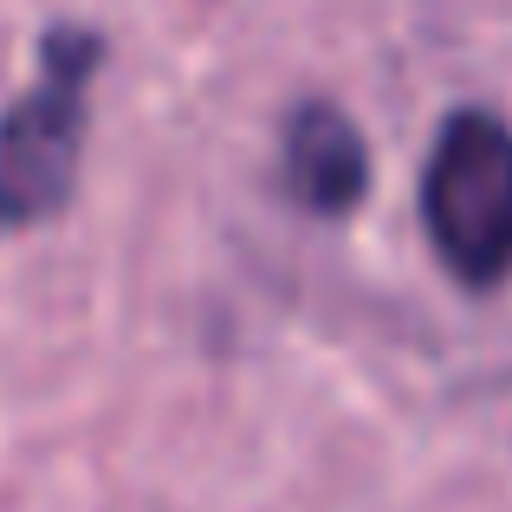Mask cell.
<instances>
[{"instance_id": "1", "label": "cell", "mask_w": 512, "mask_h": 512, "mask_svg": "<svg viewBox=\"0 0 512 512\" xmlns=\"http://www.w3.org/2000/svg\"><path fill=\"white\" fill-rule=\"evenodd\" d=\"M98 65H104V39L91 26H52L46 33L39 78L0 117V234L39 227L72 201Z\"/></svg>"}, {"instance_id": "3", "label": "cell", "mask_w": 512, "mask_h": 512, "mask_svg": "<svg viewBox=\"0 0 512 512\" xmlns=\"http://www.w3.org/2000/svg\"><path fill=\"white\" fill-rule=\"evenodd\" d=\"M279 182L312 214H350L370 195V150L331 98H305L279 130Z\"/></svg>"}, {"instance_id": "2", "label": "cell", "mask_w": 512, "mask_h": 512, "mask_svg": "<svg viewBox=\"0 0 512 512\" xmlns=\"http://www.w3.org/2000/svg\"><path fill=\"white\" fill-rule=\"evenodd\" d=\"M422 227L435 260L467 292L512 279V124L493 111H454L422 169Z\"/></svg>"}]
</instances>
